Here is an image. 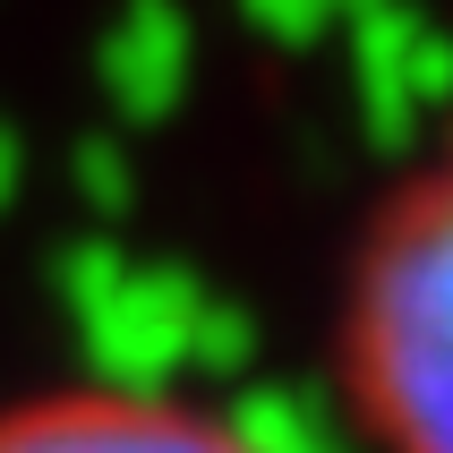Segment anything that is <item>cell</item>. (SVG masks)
I'll return each mask as SVG.
<instances>
[{
    "mask_svg": "<svg viewBox=\"0 0 453 453\" xmlns=\"http://www.w3.org/2000/svg\"><path fill=\"white\" fill-rule=\"evenodd\" d=\"M334 394L359 453H453V128L351 240L334 291Z\"/></svg>",
    "mask_w": 453,
    "mask_h": 453,
    "instance_id": "6da1fadb",
    "label": "cell"
},
{
    "mask_svg": "<svg viewBox=\"0 0 453 453\" xmlns=\"http://www.w3.org/2000/svg\"><path fill=\"white\" fill-rule=\"evenodd\" d=\"M0 453H274L223 403L163 394V385H43L0 403Z\"/></svg>",
    "mask_w": 453,
    "mask_h": 453,
    "instance_id": "7a4b0ae2",
    "label": "cell"
}]
</instances>
